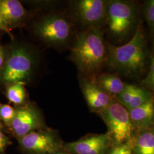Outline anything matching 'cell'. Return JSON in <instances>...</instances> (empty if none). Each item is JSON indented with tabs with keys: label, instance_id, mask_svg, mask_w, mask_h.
<instances>
[{
	"label": "cell",
	"instance_id": "1",
	"mask_svg": "<svg viewBox=\"0 0 154 154\" xmlns=\"http://www.w3.org/2000/svg\"><path fill=\"white\" fill-rule=\"evenodd\" d=\"M107 63L112 70L127 77H137L146 66L147 49L141 26H138L132 38L122 46L107 47Z\"/></svg>",
	"mask_w": 154,
	"mask_h": 154
},
{
	"label": "cell",
	"instance_id": "2",
	"mask_svg": "<svg viewBox=\"0 0 154 154\" xmlns=\"http://www.w3.org/2000/svg\"><path fill=\"white\" fill-rule=\"evenodd\" d=\"M107 54L103 32L99 28H90L77 35L71 57L80 72L94 76L107 62Z\"/></svg>",
	"mask_w": 154,
	"mask_h": 154
},
{
	"label": "cell",
	"instance_id": "3",
	"mask_svg": "<svg viewBox=\"0 0 154 154\" xmlns=\"http://www.w3.org/2000/svg\"><path fill=\"white\" fill-rule=\"evenodd\" d=\"M98 114L105 122L108 129L107 134L114 144L132 142L137 128L131 122L128 110L117 100L113 99Z\"/></svg>",
	"mask_w": 154,
	"mask_h": 154
},
{
	"label": "cell",
	"instance_id": "4",
	"mask_svg": "<svg viewBox=\"0 0 154 154\" xmlns=\"http://www.w3.org/2000/svg\"><path fill=\"white\" fill-rule=\"evenodd\" d=\"M137 17V8L131 1H107L106 21L110 33L118 40H123L134 28Z\"/></svg>",
	"mask_w": 154,
	"mask_h": 154
},
{
	"label": "cell",
	"instance_id": "5",
	"mask_svg": "<svg viewBox=\"0 0 154 154\" xmlns=\"http://www.w3.org/2000/svg\"><path fill=\"white\" fill-rule=\"evenodd\" d=\"M34 57L25 47L16 46L7 56L5 65L0 71V80L8 84L25 85L32 75Z\"/></svg>",
	"mask_w": 154,
	"mask_h": 154
},
{
	"label": "cell",
	"instance_id": "6",
	"mask_svg": "<svg viewBox=\"0 0 154 154\" xmlns=\"http://www.w3.org/2000/svg\"><path fill=\"white\" fill-rule=\"evenodd\" d=\"M21 149L29 154H51L63 149V143L53 130L40 129L18 139Z\"/></svg>",
	"mask_w": 154,
	"mask_h": 154
},
{
	"label": "cell",
	"instance_id": "7",
	"mask_svg": "<svg viewBox=\"0 0 154 154\" xmlns=\"http://www.w3.org/2000/svg\"><path fill=\"white\" fill-rule=\"evenodd\" d=\"M35 32L39 38L51 44H61L68 39L71 32L70 25L62 17L51 16L37 23Z\"/></svg>",
	"mask_w": 154,
	"mask_h": 154
},
{
	"label": "cell",
	"instance_id": "8",
	"mask_svg": "<svg viewBox=\"0 0 154 154\" xmlns=\"http://www.w3.org/2000/svg\"><path fill=\"white\" fill-rule=\"evenodd\" d=\"M113 145L107 133L95 134L64 144L63 149L71 154H108Z\"/></svg>",
	"mask_w": 154,
	"mask_h": 154
},
{
	"label": "cell",
	"instance_id": "9",
	"mask_svg": "<svg viewBox=\"0 0 154 154\" xmlns=\"http://www.w3.org/2000/svg\"><path fill=\"white\" fill-rule=\"evenodd\" d=\"M44 119L38 109L32 105H25L16 109V114L11 127L18 139L30 132L42 129Z\"/></svg>",
	"mask_w": 154,
	"mask_h": 154
},
{
	"label": "cell",
	"instance_id": "10",
	"mask_svg": "<svg viewBox=\"0 0 154 154\" xmlns=\"http://www.w3.org/2000/svg\"><path fill=\"white\" fill-rule=\"evenodd\" d=\"M107 1L103 0H80L75 3V11L80 21L90 28H99L106 20Z\"/></svg>",
	"mask_w": 154,
	"mask_h": 154
},
{
	"label": "cell",
	"instance_id": "11",
	"mask_svg": "<svg viewBox=\"0 0 154 154\" xmlns=\"http://www.w3.org/2000/svg\"><path fill=\"white\" fill-rule=\"evenodd\" d=\"M81 88L90 110L98 114L105 110L113 98L93 81L85 78L80 79Z\"/></svg>",
	"mask_w": 154,
	"mask_h": 154
},
{
	"label": "cell",
	"instance_id": "12",
	"mask_svg": "<svg viewBox=\"0 0 154 154\" xmlns=\"http://www.w3.org/2000/svg\"><path fill=\"white\" fill-rule=\"evenodd\" d=\"M116 98L127 110H130L149 102L154 99V97L143 87L126 84L123 91Z\"/></svg>",
	"mask_w": 154,
	"mask_h": 154
},
{
	"label": "cell",
	"instance_id": "13",
	"mask_svg": "<svg viewBox=\"0 0 154 154\" xmlns=\"http://www.w3.org/2000/svg\"><path fill=\"white\" fill-rule=\"evenodd\" d=\"M26 14V11L20 1L0 0V17L8 28L21 23Z\"/></svg>",
	"mask_w": 154,
	"mask_h": 154
},
{
	"label": "cell",
	"instance_id": "14",
	"mask_svg": "<svg viewBox=\"0 0 154 154\" xmlns=\"http://www.w3.org/2000/svg\"><path fill=\"white\" fill-rule=\"evenodd\" d=\"M132 150V154H154V126L137 130Z\"/></svg>",
	"mask_w": 154,
	"mask_h": 154
},
{
	"label": "cell",
	"instance_id": "15",
	"mask_svg": "<svg viewBox=\"0 0 154 154\" xmlns=\"http://www.w3.org/2000/svg\"><path fill=\"white\" fill-rule=\"evenodd\" d=\"M128 111L131 122L137 130L154 126V99Z\"/></svg>",
	"mask_w": 154,
	"mask_h": 154
},
{
	"label": "cell",
	"instance_id": "16",
	"mask_svg": "<svg viewBox=\"0 0 154 154\" xmlns=\"http://www.w3.org/2000/svg\"><path fill=\"white\" fill-rule=\"evenodd\" d=\"M113 98H116L125 88L126 83L123 82L118 75L112 73H103L97 75L94 81Z\"/></svg>",
	"mask_w": 154,
	"mask_h": 154
},
{
	"label": "cell",
	"instance_id": "17",
	"mask_svg": "<svg viewBox=\"0 0 154 154\" xmlns=\"http://www.w3.org/2000/svg\"><path fill=\"white\" fill-rule=\"evenodd\" d=\"M6 97L14 105L23 104L26 99V91L22 83L10 84L6 88Z\"/></svg>",
	"mask_w": 154,
	"mask_h": 154
},
{
	"label": "cell",
	"instance_id": "18",
	"mask_svg": "<svg viewBox=\"0 0 154 154\" xmlns=\"http://www.w3.org/2000/svg\"><path fill=\"white\" fill-rule=\"evenodd\" d=\"M16 114V109L11 106L0 103V119L6 126L11 127Z\"/></svg>",
	"mask_w": 154,
	"mask_h": 154
},
{
	"label": "cell",
	"instance_id": "19",
	"mask_svg": "<svg viewBox=\"0 0 154 154\" xmlns=\"http://www.w3.org/2000/svg\"><path fill=\"white\" fill-rule=\"evenodd\" d=\"M142 87L147 89L152 95H154V55L152 56L150 61L149 71L141 82Z\"/></svg>",
	"mask_w": 154,
	"mask_h": 154
},
{
	"label": "cell",
	"instance_id": "20",
	"mask_svg": "<svg viewBox=\"0 0 154 154\" xmlns=\"http://www.w3.org/2000/svg\"><path fill=\"white\" fill-rule=\"evenodd\" d=\"M144 11L149 28L154 33V0H149L146 2Z\"/></svg>",
	"mask_w": 154,
	"mask_h": 154
},
{
	"label": "cell",
	"instance_id": "21",
	"mask_svg": "<svg viewBox=\"0 0 154 154\" xmlns=\"http://www.w3.org/2000/svg\"><path fill=\"white\" fill-rule=\"evenodd\" d=\"M108 154H132V142L114 144Z\"/></svg>",
	"mask_w": 154,
	"mask_h": 154
},
{
	"label": "cell",
	"instance_id": "22",
	"mask_svg": "<svg viewBox=\"0 0 154 154\" xmlns=\"http://www.w3.org/2000/svg\"><path fill=\"white\" fill-rule=\"evenodd\" d=\"M6 58L7 55L6 54L5 50L2 46H0V71L5 65Z\"/></svg>",
	"mask_w": 154,
	"mask_h": 154
},
{
	"label": "cell",
	"instance_id": "23",
	"mask_svg": "<svg viewBox=\"0 0 154 154\" xmlns=\"http://www.w3.org/2000/svg\"><path fill=\"white\" fill-rule=\"evenodd\" d=\"M8 142V139L5 135L0 130V144L5 147Z\"/></svg>",
	"mask_w": 154,
	"mask_h": 154
},
{
	"label": "cell",
	"instance_id": "24",
	"mask_svg": "<svg viewBox=\"0 0 154 154\" xmlns=\"http://www.w3.org/2000/svg\"><path fill=\"white\" fill-rule=\"evenodd\" d=\"M9 28H8L5 22L3 21L2 18L0 17V30H4L6 32L9 33Z\"/></svg>",
	"mask_w": 154,
	"mask_h": 154
},
{
	"label": "cell",
	"instance_id": "25",
	"mask_svg": "<svg viewBox=\"0 0 154 154\" xmlns=\"http://www.w3.org/2000/svg\"><path fill=\"white\" fill-rule=\"evenodd\" d=\"M70 154L69 152H67L65 150H64L63 149H62L61 150H60V151H57V152H55L54 153H53V154Z\"/></svg>",
	"mask_w": 154,
	"mask_h": 154
},
{
	"label": "cell",
	"instance_id": "26",
	"mask_svg": "<svg viewBox=\"0 0 154 154\" xmlns=\"http://www.w3.org/2000/svg\"><path fill=\"white\" fill-rule=\"evenodd\" d=\"M4 147H4L2 145H1V144H0V152H2V151H3V149H4Z\"/></svg>",
	"mask_w": 154,
	"mask_h": 154
},
{
	"label": "cell",
	"instance_id": "27",
	"mask_svg": "<svg viewBox=\"0 0 154 154\" xmlns=\"http://www.w3.org/2000/svg\"><path fill=\"white\" fill-rule=\"evenodd\" d=\"M2 125L1 122V119H0V130H1V128H2Z\"/></svg>",
	"mask_w": 154,
	"mask_h": 154
},
{
	"label": "cell",
	"instance_id": "28",
	"mask_svg": "<svg viewBox=\"0 0 154 154\" xmlns=\"http://www.w3.org/2000/svg\"><path fill=\"white\" fill-rule=\"evenodd\" d=\"M152 49L154 51V39L153 40V42H152Z\"/></svg>",
	"mask_w": 154,
	"mask_h": 154
}]
</instances>
